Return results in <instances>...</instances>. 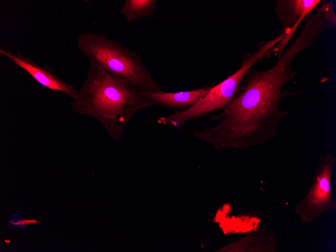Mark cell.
Listing matches in <instances>:
<instances>
[{"mask_svg": "<svg viewBox=\"0 0 336 252\" xmlns=\"http://www.w3.org/2000/svg\"><path fill=\"white\" fill-rule=\"evenodd\" d=\"M245 77L243 90L221 113L212 117L219 123L193 133L219 151L263 145L275 138L279 124L290 113L281 109V103L300 93L285 89L293 76L279 63L267 70L252 67Z\"/></svg>", "mask_w": 336, "mask_h": 252, "instance_id": "6da1fadb", "label": "cell"}, {"mask_svg": "<svg viewBox=\"0 0 336 252\" xmlns=\"http://www.w3.org/2000/svg\"><path fill=\"white\" fill-rule=\"evenodd\" d=\"M89 61L86 78L70 102L71 108L96 119L117 142L130 119L154 104L125 80L110 74L94 60Z\"/></svg>", "mask_w": 336, "mask_h": 252, "instance_id": "7a4b0ae2", "label": "cell"}, {"mask_svg": "<svg viewBox=\"0 0 336 252\" xmlns=\"http://www.w3.org/2000/svg\"><path fill=\"white\" fill-rule=\"evenodd\" d=\"M78 51L114 76L127 81L137 91H162L140 54L103 33L87 31L77 40Z\"/></svg>", "mask_w": 336, "mask_h": 252, "instance_id": "3957f363", "label": "cell"}, {"mask_svg": "<svg viewBox=\"0 0 336 252\" xmlns=\"http://www.w3.org/2000/svg\"><path fill=\"white\" fill-rule=\"evenodd\" d=\"M285 37V35L281 32L273 39L260 42L254 51L243 55L239 68L218 85L212 86L203 99L188 108L160 118L157 122L176 127L189 121L203 118L215 110L224 109L238 94L242 80L248 70L265 58L270 57L276 45Z\"/></svg>", "mask_w": 336, "mask_h": 252, "instance_id": "277c9868", "label": "cell"}, {"mask_svg": "<svg viewBox=\"0 0 336 252\" xmlns=\"http://www.w3.org/2000/svg\"><path fill=\"white\" fill-rule=\"evenodd\" d=\"M335 160V156L330 153L320 157L310 189L295 206V213L301 223H312L322 213L335 208L336 201L331 187Z\"/></svg>", "mask_w": 336, "mask_h": 252, "instance_id": "5b68a950", "label": "cell"}, {"mask_svg": "<svg viewBox=\"0 0 336 252\" xmlns=\"http://www.w3.org/2000/svg\"><path fill=\"white\" fill-rule=\"evenodd\" d=\"M320 0H277L275 12L282 26L281 32L286 35L274 49L278 57L285 50L288 42L302 21L321 3Z\"/></svg>", "mask_w": 336, "mask_h": 252, "instance_id": "8992f818", "label": "cell"}, {"mask_svg": "<svg viewBox=\"0 0 336 252\" xmlns=\"http://www.w3.org/2000/svg\"><path fill=\"white\" fill-rule=\"evenodd\" d=\"M0 54L11 60L15 64L26 71L35 81L53 92H60L72 100L76 96L77 89L74 85L65 82L53 70L52 66H41L30 58L18 52L14 54L10 51L0 49Z\"/></svg>", "mask_w": 336, "mask_h": 252, "instance_id": "52a82bcc", "label": "cell"}, {"mask_svg": "<svg viewBox=\"0 0 336 252\" xmlns=\"http://www.w3.org/2000/svg\"><path fill=\"white\" fill-rule=\"evenodd\" d=\"M212 87L180 92L140 91L142 97L152 101L154 105L175 110L188 108L203 99Z\"/></svg>", "mask_w": 336, "mask_h": 252, "instance_id": "ba28073f", "label": "cell"}, {"mask_svg": "<svg viewBox=\"0 0 336 252\" xmlns=\"http://www.w3.org/2000/svg\"><path fill=\"white\" fill-rule=\"evenodd\" d=\"M275 232H271L262 226L256 232L241 239L230 243L221 251L276 252Z\"/></svg>", "mask_w": 336, "mask_h": 252, "instance_id": "9c48e42d", "label": "cell"}, {"mask_svg": "<svg viewBox=\"0 0 336 252\" xmlns=\"http://www.w3.org/2000/svg\"><path fill=\"white\" fill-rule=\"evenodd\" d=\"M156 0H126L120 13L129 23L140 18L152 19Z\"/></svg>", "mask_w": 336, "mask_h": 252, "instance_id": "30bf717a", "label": "cell"}, {"mask_svg": "<svg viewBox=\"0 0 336 252\" xmlns=\"http://www.w3.org/2000/svg\"><path fill=\"white\" fill-rule=\"evenodd\" d=\"M10 222L14 225H25L29 224H37L40 223V221H37L35 219H23L16 222H14L12 220H10Z\"/></svg>", "mask_w": 336, "mask_h": 252, "instance_id": "8fae6325", "label": "cell"}, {"mask_svg": "<svg viewBox=\"0 0 336 252\" xmlns=\"http://www.w3.org/2000/svg\"><path fill=\"white\" fill-rule=\"evenodd\" d=\"M5 241L6 243H10V242H11L10 240H7V239H5Z\"/></svg>", "mask_w": 336, "mask_h": 252, "instance_id": "7c38bea8", "label": "cell"}]
</instances>
